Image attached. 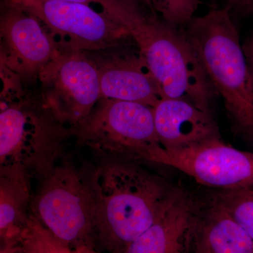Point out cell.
Here are the masks:
<instances>
[{"mask_svg":"<svg viewBox=\"0 0 253 253\" xmlns=\"http://www.w3.org/2000/svg\"><path fill=\"white\" fill-rule=\"evenodd\" d=\"M136 163L105 160L98 167L97 239L111 253H126L179 191Z\"/></svg>","mask_w":253,"mask_h":253,"instance_id":"obj_1","label":"cell"},{"mask_svg":"<svg viewBox=\"0 0 253 253\" xmlns=\"http://www.w3.org/2000/svg\"><path fill=\"white\" fill-rule=\"evenodd\" d=\"M184 33L239 131L253 136V86L229 8L194 16Z\"/></svg>","mask_w":253,"mask_h":253,"instance_id":"obj_2","label":"cell"},{"mask_svg":"<svg viewBox=\"0 0 253 253\" xmlns=\"http://www.w3.org/2000/svg\"><path fill=\"white\" fill-rule=\"evenodd\" d=\"M31 209L42 225L71 249L93 247L100 210L98 168L63 161L41 181Z\"/></svg>","mask_w":253,"mask_h":253,"instance_id":"obj_3","label":"cell"},{"mask_svg":"<svg viewBox=\"0 0 253 253\" xmlns=\"http://www.w3.org/2000/svg\"><path fill=\"white\" fill-rule=\"evenodd\" d=\"M130 35L161 97L185 100L212 113L217 92L183 28L145 16Z\"/></svg>","mask_w":253,"mask_h":253,"instance_id":"obj_4","label":"cell"},{"mask_svg":"<svg viewBox=\"0 0 253 253\" xmlns=\"http://www.w3.org/2000/svg\"><path fill=\"white\" fill-rule=\"evenodd\" d=\"M79 144L106 160L147 161L161 144L153 108L131 101L106 99L75 128Z\"/></svg>","mask_w":253,"mask_h":253,"instance_id":"obj_5","label":"cell"},{"mask_svg":"<svg viewBox=\"0 0 253 253\" xmlns=\"http://www.w3.org/2000/svg\"><path fill=\"white\" fill-rule=\"evenodd\" d=\"M60 128L36 113L11 105L0 113V168H16L43 180L63 154Z\"/></svg>","mask_w":253,"mask_h":253,"instance_id":"obj_6","label":"cell"},{"mask_svg":"<svg viewBox=\"0 0 253 253\" xmlns=\"http://www.w3.org/2000/svg\"><path fill=\"white\" fill-rule=\"evenodd\" d=\"M151 163L174 168L200 184L223 190H253V153L221 139L184 149L158 148Z\"/></svg>","mask_w":253,"mask_h":253,"instance_id":"obj_7","label":"cell"},{"mask_svg":"<svg viewBox=\"0 0 253 253\" xmlns=\"http://www.w3.org/2000/svg\"><path fill=\"white\" fill-rule=\"evenodd\" d=\"M46 106L60 123L75 128L101 98L99 70L78 53L56 54L41 71Z\"/></svg>","mask_w":253,"mask_h":253,"instance_id":"obj_8","label":"cell"},{"mask_svg":"<svg viewBox=\"0 0 253 253\" xmlns=\"http://www.w3.org/2000/svg\"><path fill=\"white\" fill-rule=\"evenodd\" d=\"M9 1L13 7L38 18L56 34L70 39L78 49H105L131 37L122 25L88 4L63 0Z\"/></svg>","mask_w":253,"mask_h":253,"instance_id":"obj_9","label":"cell"},{"mask_svg":"<svg viewBox=\"0 0 253 253\" xmlns=\"http://www.w3.org/2000/svg\"><path fill=\"white\" fill-rule=\"evenodd\" d=\"M201 208L194 198L179 189L157 220L131 243L126 253H192Z\"/></svg>","mask_w":253,"mask_h":253,"instance_id":"obj_10","label":"cell"},{"mask_svg":"<svg viewBox=\"0 0 253 253\" xmlns=\"http://www.w3.org/2000/svg\"><path fill=\"white\" fill-rule=\"evenodd\" d=\"M161 146L184 149L221 139L212 113L185 100L161 98L153 108Z\"/></svg>","mask_w":253,"mask_h":253,"instance_id":"obj_11","label":"cell"},{"mask_svg":"<svg viewBox=\"0 0 253 253\" xmlns=\"http://www.w3.org/2000/svg\"><path fill=\"white\" fill-rule=\"evenodd\" d=\"M1 29L10 52L23 70L41 72L56 56L52 41L31 14L12 6L3 18Z\"/></svg>","mask_w":253,"mask_h":253,"instance_id":"obj_12","label":"cell"},{"mask_svg":"<svg viewBox=\"0 0 253 253\" xmlns=\"http://www.w3.org/2000/svg\"><path fill=\"white\" fill-rule=\"evenodd\" d=\"M101 98L139 103L154 108L161 99L156 82L140 56L120 59L99 70Z\"/></svg>","mask_w":253,"mask_h":253,"instance_id":"obj_13","label":"cell"},{"mask_svg":"<svg viewBox=\"0 0 253 253\" xmlns=\"http://www.w3.org/2000/svg\"><path fill=\"white\" fill-rule=\"evenodd\" d=\"M192 253H253V239L212 199L201 206Z\"/></svg>","mask_w":253,"mask_h":253,"instance_id":"obj_14","label":"cell"},{"mask_svg":"<svg viewBox=\"0 0 253 253\" xmlns=\"http://www.w3.org/2000/svg\"><path fill=\"white\" fill-rule=\"evenodd\" d=\"M31 177L16 168H0V238L22 234L32 215Z\"/></svg>","mask_w":253,"mask_h":253,"instance_id":"obj_15","label":"cell"},{"mask_svg":"<svg viewBox=\"0 0 253 253\" xmlns=\"http://www.w3.org/2000/svg\"><path fill=\"white\" fill-rule=\"evenodd\" d=\"M253 239V194L249 190H224L212 196Z\"/></svg>","mask_w":253,"mask_h":253,"instance_id":"obj_16","label":"cell"},{"mask_svg":"<svg viewBox=\"0 0 253 253\" xmlns=\"http://www.w3.org/2000/svg\"><path fill=\"white\" fill-rule=\"evenodd\" d=\"M21 253H71V249L55 237L32 214L22 234Z\"/></svg>","mask_w":253,"mask_h":253,"instance_id":"obj_17","label":"cell"},{"mask_svg":"<svg viewBox=\"0 0 253 253\" xmlns=\"http://www.w3.org/2000/svg\"><path fill=\"white\" fill-rule=\"evenodd\" d=\"M162 21L176 27H184L194 17L200 0H144Z\"/></svg>","mask_w":253,"mask_h":253,"instance_id":"obj_18","label":"cell"},{"mask_svg":"<svg viewBox=\"0 0 253 253\" xmlns=\"http://www.w3.org/2000/svg\"><path fill=\"white\" fill-rule=\"evenodd\" d=\"M74 2L99 4L104 13L128 31L139 22L143 14L131 0H63Z\"/></svg>","mask_w":253,"mask_h":253,"instance_id":"obj_19","label":"cell"},{"mask_svg":"<svg viewBox=\"0 0 253 253\" xmlns=\"http://www.w3.org/2000/svg\"><path fill=\"white\" fill-rule=\"evenodd\" d=\"M21 236L16 239L1 241L0 253H21Z\"/></svg>","mask_w":253,"mask_h":253,"instance_id":"obj_20","label":"cell"},{"mask_svg":"<svg viewBox=\"0 0 253 253\" xmlns=\"http://www.w3.org/2000/svg\"><path fill=\"white\" fill-rule=\"evenodd\" d=\"M253 86V37L245 43L243 46Z\"/></svg>","mask_w":253,"mask_h":253,"instance_id":"obj_21","label":"cell"},{"mask_svg":"<svg viewBox=\"0 0 253 253\" xmlns=\"http://www.w3.org/2000/svg\"><path fill=\"white\" fill-rule=\"evenodd\" d=\"M71 253H98L93 247L88 246H80L71 249Z\"/></svg>","mask_w":253,"mask_h":253,"instance_id":"obj_22","label":"cell"},{"mask_svg":"<svg viewBox=\"0 0 253 253\" xmlns=\"http://www.w3.org/2000/svg\"><path fill=\"white\" fill-rule=\"evenodd\" d=\"M229 1L232 6H240L243 9L247 3L248 0H229Z\"/></svg>","mask_w":253,"mask_h":253,"instance_id":"obj_23","label":"cell"},{"mask_svg":"<svg viewBox=\"0 0 253 253\" xmlns=\"http://www.w3.org/2000/svg\"><path fill=\"white\" fill-rule=\"evenodd\" d=\"M243 9L247 14H252L253 13V0H248L247 3L245 5Z\"/></svg>","mask_w":253,"mask_h":253,"instance_id":"obj_24","label":"cell"},{"mask_svg":"<svg viewBox=\"0 0 253 253\" xmlns=\"http://www.w3.org/2000/svg\"><path fill=\"white\" fill-rule=\"evenodd\" d=\"M249 191H250V192H251L252 193V194H253V190H249Z\"/></svg>","mask_w":253,"mask_h":253,"instance_id":"obj_25","label":"cell"}]
</instances>
